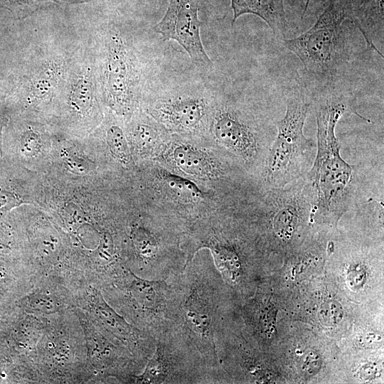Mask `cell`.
Masks as SVG:
<instances>
[{"label":"cell","instance_id":"cell-18","mask_svg":"<svg viewBox=\"0 0 384 384\" xmlns=\"http://www.w3.org/2000/svg\"><path fill=\"white\" fill-rule=\"evenodd\" d=\"M129 134L132 143L139 148L151 146L159 139V132L156 128L149 123L140 121L130 126Z\"/></svg>","mask_w":384,"mask_h":384},{"label":"cell","instance_id":"cell-2","mask_svg":"<svg viewBox=\"0 0 384 384\" xmlns=\"http://www.w3.org/2000/svg\"><path fill=\"white\" fill-rule=\"evenodd\" d=\"M317 124V151L309 171L315 196L313 210L321 217L336 218L345 210L352 179V167L341 156L336 127L346 112L366 120L356 110V97L341 81L309 89Z\"/></svg>","mask_w":384,"mask_h":384},{"label":"cell","instance_id":"cell-4","mask_svg":"<svg viewBox=\"0 0 384 384\" xmlns=\"http://www.w3.org/2000/svg\"><path fill=\"white\" fill-rule=\"evenodd\" d=\"M101 98L117 114L131 117L142 90V63L129 40L122 31L109 28L100 36L94 60Z\"/></svg>","mask_w":384,"mask_h":384},{"label":"cell","instance_id":"cell-13","mask_svg":"<svg viewBox=\"0 0 384 384\" xmlns=\"http://www.w3.org/2000/svg\"><path fill=\"white\" fill-rule=\"evenodd\" d=\"M351 21L368 48L383 58L384 0H351Z\"/></svg>","mask_w":384,"mask_h":384},{"label":"cell","instance_id":"cell-11","mask_svg":"<svg viewBox=\"0 0 384 384\" xmlns=\"http://www.w3.org/2000/svg\"><path fill=\"white\" fill-rule=\"evenodd\" d=\"M172 91L161 97L150 113L167 127L180 132L197 129L207 112L206 98L195 90Z\"/></svg>","mask_w":384,"mask_h":384},{"label":"cell","instance_id":"cell-19","mask_svg":"<svg viewBox=\"0 0 384 384\" xmlns=\"http://www.w3.org/2000/svg\"><path fill=\"white\" fill-rule=\"evenodd\" d=\"M43 0H0V4L18 16L31 14Z\"/></svg>","mask_w":384,"mask_h":384},{"label":"cell","instance_id":"cell-24","mask_svg":"<svg viewBox=\"0 0 384 384\" xmlns=\"http://www.w3.org/2000/svg\"><path fill=\"white\" fill-rule=\"evenodd\" d=\"M319 364V363L318 357H312V355L308 356L304 361V367L306 369V370L310 373L314 372V370H317Z\"/></svg>","mask_w":384,"mask_h":384},{"label":"cell","instance_id":"cell-1","mask_svg":"<svg viewBox=\"0 0 384 384\" xmlns=\"http://www.w3.org/2000/svg\"><path fill=\"white\" fill-rule=\"evenodd\" d=\"M167 280L172 289L173 327L198 351L221 383L215 334L225 317L227 293L210 253L209 257L195 254L182 272Z\"/></svg>","mask_w":384,"mask_h":384},{"label":"cell","instance_id":"cell-10","mask_svg":"<svg viewBox=\"0 0 384 384\" xmlns=\"http://www.w3.org/2000/svg\"><path fill=\"white\" fill-rule=\"evenodd\" d=\"M199 0H170L163 18L154 30L164 41H176L198 65L210 67L212 61L201 38Z\"/></svg>","mask_w":384,"mask_h":384},{"label":"cell","instance_id":"cell-22","mask_svg":"<svg viewBox=\"0 0 384 384\" xmlns=\"http://www.w3.org/2000/svg\"><path fill=\"white\" fill-rule=\"evenodd\" d=\"M6 105L0 100V154L3 156L4 131L9 122V113Z\"/></svg>","mask_w":384,"mask_h":384},{"label":"cell","instance_id":"cell-8","mask_svg":"<svg viewBox=\"0 0 384 384\" xmlns=\"http://www.w3.org/2000/svg\"><path fill=\"white\" fill-rule=\"evenodd\" d=\"M100 97L95 61L86 55L71 60L56 101L64 120L80 131L90 130L101 119Z\"/></svg>","mask_w":384,"mask_h":384},{"label":"cell","instance_id":"cell-15","mask_svg":"<svg viewBox=\"0 0 384 384\" xmlns=\"http://www.w3.org/2000/svg\"><path fill=\"white\" fill-rule=\"evenodd\" d=\"M173 159L178 168L192 176L210 178L220 173L218 165L212 159L188 144L176 145L174 149Z\"/></svg>","mask_w":384,"mask_h":384},{"label":"cell","instance_id":"cell-25","mask_svg":"<svg viewBox=\"0 0 384 384\" xmlns=\"http://www.w3.org/2000/svg\"><path fill=\"white\" fill-rule=\"evenodd\" d=\"M94 0H43V1H52L63 4H75L90 2Z\"/></svg>","mask_w":384,"mask_h":384},{"label":"cell","instance_id":"cell-12","mask_svg":"<svg viewBox=\"0 0 384 384\" xmlns=\"http://www.w3.org/2000/svg\"><path fill=\"white\" fill-rule=\"evenodd\" d=\"M212 132L218 143L245 160L252 159L257 152L255 127L231 104L225 103L216 110Z\"/></svg>","mask_w":384,"mask_h":384},{"label":"cell","instance_id":"cell-5","mask_svg":"<svg viewBox=\"0 0 384 384\" xmlns=\"http://www.w3.org/2000/svg\"><path fill=\"white\" fill-rule=\"evenodd\" d=\"M286 100V113L276 123L277 134L267 161V180L275 186L285 185L302 172L313 145L304 134L311 100L300 77L288 88Z\"/></svg>","mask_w":384,"mask_h":384},{"label":"cell","instance_id":"cell-7","mask_svg":"<svg viewBox=\"0 0 384 384\" xmlns=\"http://www.w3.org/2000/svg\"><path fill=\"white\" fill-rule=\"evenodd\" d=\"M117 279L112 299L137 328L156 339L173 327L172 289L167 279H147L130 270Z\"/></svg>","mask_w":384,"mask_h":384},{"label":"cell","instance_id":"cell-14","mask_svg":"<svg viewBox=\"0 0 384 384\" xmlns=\"http://www.w3.org/2000/svg\"><path fill=\"white\" fill-rule=\"evenodd\" d=\"M284 0H230L233 12L232 25L244 14L259 16L282 40L289 29L284 6Z\"/></svg>","mask_w":384,"mask_h":384},{"label":"cell","instance_id":"cell-16","mask_svg":"<svg viewBox=\"0 0 384 384\" xmlns=\"http://www.w3.org/2000/svg\"><path fill=\"white\" fill-rule=\"evenodd\" d=\"M102 134L112 154L123 164L131 161V154L128 137L122 127L113 119H110L102 126Z\"/></svg>","mask_w":384,"mask_h":384},{"label":"cell","instance_id":"cell-6","mask_svg":"<svg viewBox=\"0 0 384 384\" xmlns=\"http://www.w3.org/2000/svg\"><path fill=\"white\" fill-rule=\"evenodd\" d=\"M136 383H217V375L201 354L176 329L156 338L154 351L139 375L128 380Z\"/></svg>","mask_w":384,"mask_h":384},{"label":"cell","instance_id":"cell-17","mask_svg":"<svg viewBox=\"0 0 384 384\" xmlns=\"http://www.w3.org/2000/svg\"><path fill=\"white\" fill-rule=\"evenodd\" d=\"M298 210L290 204L280 206L272 218V226L282 239L289 240L296 230L299 221Z\"/></svg>","mask_w":384,"mask_h":384},{"label":"cell","instance_id":"cell-20","mask_svg":"<svg viewBox=\"0 0 384 384\" xmlns=\"http://www.w3.org/2000/svg\"><path fill=\"white\" fill-rule=\"evenodd\" d=\"M319 316L325 325H334L342 319V306L336 302L329 301L321 306Z\"/></svg>","mask_w":384,"mask_h":384},{"label":"cell","instance_id":"cell-23","mask_svg":"<svg viewBox=\"0 0 384 384\" xmlns=\"http://www.w3.org/2000/svg\"><path fill=\"white\" fill-rule=\"evenodd\" d=\"M68 167L75 173H83L85 170V164L83 160H80L77 157H70L67 160Z\"/></svg>","mask_w":384,"mask_h":384},{"label":"cell","instance_id":"cell-21","mask_svg":"<svg viewBox=\"0 0 384 384\" xmlns=\"http://www.w3.org/2000/svg\"><path fill=\"white\" fill-rule=\"evenodd\" d=\"M167 184L173 189H176L183 193H188L191 196H198L201 191L192 182L183 178L167 174L164 176Z\"/></svg>","mask_w":384,"mask_h":384},{"label":"cell","instance_id":"cell-9","mask_svg":"<svg viewBox=\"0 0 384 384\" xmlns=\"http://www.w3.org/2000/svg\"><path fill=\"white\" fill-rule=\"evenodd\" d=\"M70 60L59 53H46L31 60L18 88L25 110H38L56 102Z\"/></svg>","mask_w":384,"mask_h":384},{"label":"cell","instance_id":"cell-3","mask_svg":"<svg viewBox=\"0 0 384 384\" xmlns=\"http://www.w3.org/2000/svg\"><path fill=\"white\" fill-rule=\"evenodd\" d=\"M315 23L293 38L281 40L304 66V83L314 85L341 80L351 60V50L345 31L346 20L351 21V0H328Z\"/></svg>","mask_w":384,"mask_h":384},{"label":"cell","instance_id":"cell-26","mask_svg":"<svg viewBox=\"0 0 384 384\" xmlns=\"http://www.w3.org/2000/svg\"><path fill=\"white\" fill-rule=\"evenodd\" d=\"M311 1H313V0H306V1L304 9V11H303V13H302V18H303V16L305 15L306 11H307V9H308V7H309V4L311 3Z\"/></svg>","mask_w":384,"mask_h":384}]
</instances>
